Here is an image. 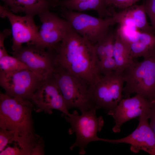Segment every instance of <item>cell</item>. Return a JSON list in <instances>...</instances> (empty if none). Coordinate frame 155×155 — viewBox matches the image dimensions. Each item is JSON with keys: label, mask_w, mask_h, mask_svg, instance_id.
<instances>
[{"label": "cell", "mask_w": 155, "mask_h": 155, "mask_svg": "<svg viewBox=\"0 0 155 155\" xmlns=\"http://www.w3.org/2000/svg\"><path fill=\"white\" fill-rule=\"evenodd\" d=\"M57 67L86 81L90 85L100 77L94 45L71 27L55 49Z\"/></svg>", "instance_id": "6da1fadb"}, {"label": "cell", "mask_w": 155, "mask_h": 155, "mask_svg": "<svg viewBox=\"0 0 155 155\" xmlns=\"http://www.w3.org/2000/svg\"><path fill=\"white\" fill-rule=\"evenodd\" d=\"M32 107L28 100L0 93V128L14 131L12 143L27 155L31 154L40 138L34 133Z\"/></svg>", "instance_id": "7a4b0ae2"}, {"label": "cell", "mask_w": 155, "mask_h": 155, "mask_svg": "<svg viewBox=\"0 0 155 155\" xmlns=\"http://www.w3.org/2000/svg\"><path fill=\"white\" fill-rule=\"evenodd\" d=\"M122 74L125 98L135 93L152 103L155 101V50L142 61L134 60Z\"/></svg>", "instance_id": "3957f363"}, {"label": "cell", "mask_w": 155, "mask_h": 155, "mask_svg": "<svg viewBox=\"0 0 155 155\" xmlns=\"http://www.w3.org/2000/svg\"><path fill=\"white\" fill-rule=\"evenodd\" d=\"M97 110L96 108H94L81 112L80 115L76 111L68 115L62 114L71 126L68 130L69 134L75 133L76 136L75 142L69 148L71 150L78 147L79 154L83 155L85 154V149L89 143L103 141L104 138L98 137L97 133L102 129L104 121L102 116L97 117Z\"/></svg>", "instance_id": "277c9868"}, {"label": "cell", "mask_w": 155, "mask_h": 155, "mask_svg": "<svg viewBox=\"0 0 155 155\" xmlns=\"http://www.w3.org/2000/svg\"><path fill=\"white\" fill-rule=\"evenodd\" d=\"M52 77L69 110L77 108L81 112L94 107L90 98V85L85 80L57 67Z\"/></svg>", "instance_id": "5b68a950"}, {"label": "cell", "mask_w": 155, "mask_h": 155, "mask_svg": "<svg viewBox=\"0 0 155 155\" xmlns=\"http://www.w3.org/2000/svg\"><path fill=\"white\" fill-rule=\"evenodd\" d=\"M124 82L122 74L114 71L101 76L90 87V98L95 107L110 115L123 99Z\"/></svg>", "instance_id": "8992f818"}, {"label": "cell", "mask_w": 155, "mask_h": 155, "mask_svg": "<svg viewBox=\"0 0 155 155\" xmlns=\"http://www.w3.org/2000/svg\"><path fill=\"white\" fill-rule=\"evenodd\" d=\"M60 7L61 16L78 33L93 45L103 39L108 32L110 26L116 24L112 17L98 18Z\"/></svg>", "instance_id": "52a82bcc"}, {"label": "cell", "mask_w": 155, "mask_h": 155, "mask_svg": "<svg viewBox=\"0 0 155 155\" xmlns=\"http://www.w3.org/2000/svg\"><path fill=\"white\" fill-rule=\"evenodd\" d=\"M13 51V56L24 63L31 71L45 80L55 72L57 67L55 50L27 44Z\"/></svg>", "instance_id": "ba28073f"}, {"label": "cell", "mask_w": 155, "mask_h": 155, "mask_svg": "<svg viewBox=\"0 0 155 155\" xmlns=\"http://www.w3.org/2000/svg\"><path fill=\"white\" fill-rule=\"evenodd\" d=\"M44 81L27 69L0 72V85L5 90V93L24 99L31 100Z\"/></svg>", "instance_id": "9c48e42d"}, {"label": "cell", "mask_w": 155, "mask_h": 155, "mask_svg": "<svg viewBox=\"0 0 155 155\" xmlns=\"http://www.w3.org/2000/svg\"><path fill=\"white\" fill-rule=\"evenodd\" d=\"M41 25L33 44L42 48L55 50L71 27L68 22L49 10L38 15Z\"/></svg>", "instance_id": "30bf717a"}, {"label": "cell", "mask_w": 155, "mask_h": 155, "mask_svg": "<svg viewBox=\"0 0 155 155\" xmlns=\"http://www.w3.org/2000/svg\"><path fill=\"white\" fill-rule=\"evenodd\" d=\"M0 16L7 18L11 24L13 51L22 46L23 43H34L39 29L35 23L34 17L16 15L4 5L0 6Z\"/></svg>", "instance_id": "8fae6325"}, {"label": "cell", "mask_w": 155, "mask_h": 155, "mask_svg": "<svg viewBox=\"0 0 155 155\" xmlns=\"http://www.w3.org/2000/svg\"><path fill=\"white\" fill-rule=\"evenodd\" d=\"M36 107V112H44L49 114L53 110L63 114H69L62 94L52 75L45 80L32 95L31 99Z\"/></svg>", "instance_id": "7c38bea8"}, {"label": "cell", "mask_w": 155, "mask_h": 155, "mask_svg": "<svg viewBox=\"0 0 155 155\" xmlns=\"http://www.w3.org/2000/svg\"><path fill=\"white\" fill-rule=\"evenodd\" d=\"M149 116L143 114L138 118V125L128 136L119 139H108L107 142L114 144L125 143L130 145V149L137 154L143 150L151 155H155V133L148 122Z\"/></svg>", "instance_id": "4fadbf2b"}, {"label": "cell", "mask_w": 155, "mask_h": 155, "mask_svg": "<svg viewBox=\"0 0 155 155\" xmlns=\"http://www.w3.org/2000/svg\"><path fill=\"white\" fill-rule=\"evenodd\" d=\"M151 106L150 102L137 94L131 98L123 99L111 115L115 123L113 131L115 133L119 132L123 123L133 119L138 118L143 114L147 115L150 119Z\"/></svg>", "instance_id": "5bb4252c"}, {"label": "cell", "mask_w": 155, "mask_h": 155, "mask_svg": "<svg viewBox=\"0 0 155 155\" xmlns=\"http://www.w3.org/2000/svg\"><path fill=\"white\" fill-rule=\"evenodd\" d=\"M4 5L13 13L22 12L34 17L54 7L49 0H1Z\"/></svg>", "instance_id": "9a60e30c"}, {"label": "cell", "mask_w": 155, "mask_h": 155, "mask_svg": "<svg viewBox=\"0 0 155 155\" xmlns=\"http://www.w3.org/2000/svg\"><path fill=\"white\" fill-rule=\"evenodd\" d=\"M115 33L113 53L116 66L115 72L122 74L133 62L134 58L129 45L121 38L116 31Z\"/></svg>", "instance_id": "2e32d148"}, {"label": "cell", "mask_w": 155, "mask_h": 155, "mask_svg": "<svg viewBox=\"0 0 155 155\" xmlns=\"http://www.w3.org/2000/svg\"><path fill=\"white\" fill-rule=\"evenodd\" d=\"M66 8L70 10L80 12L89 10L94 11L101 18L112 17V8L108 6L106 0H86L71 5Z\"/></svg>", "instance_id": "e0dca14e"}, {"label": "cell", "mask_w": 155, "mask_h": 155, "mask_svg": "<svg viewBox=\"0 0 155 155\" xmlns=\"http://www.w3.org/2000/svg\"><path fill=\"white\" fill-rule=\"evenodd\" d=\"M136 27L141 32L155 34L152 27L148 22L144 4L134 5L129 7Z\"/></svg>", "instance_id": "ac0fdd59"}, {"label": "cell", "mask_w": 155, "mask_h": 155, "mask_svg": "<svg viewBox=\"0 0 155 155\" xmlns=\"http://www.w3.org/2000/svg\"><path fill=\"white\" fill-rule=\"evenodd\" d=\"M28 69L22 61L14 56L8 55L0 58V72H9Z\"/></svg>", "instance_id": "d6986e66"}, {"label": "cell", "mask_w": 155, "mask_h": 155, "mask_svg": "<svg viewBox=\"0 0 155 155\" xmlns=\"http://www.w3.org/2000/svg\"><path fill=\"white\" fill-rule=\"evenodd\" d=\"M135 26H120L116 32L128 44L138 41L141 32Z\"/></svg>", "instance_id": "ffe728a7"}, {"label": "cell", "mask_w": 155, "mask_h": 155, "mask_svg": "<svg viewBox=\"0 0 155 155\" xmlns=\"http://www.w3.org/2000/svg\"><path fill=\"white\" fill-rule=\"evenodd\" d=\"M96 69L98 75H105L115 71L116 69V63L113 57H106L98 59Z\"/></svg>", "instance_id": "44dd1931"}, {"label": "cell", "mask_w": 155, "mask_h": 155, "mask_svg": "<svg viewBox=\"0 0 155 155\" xmlns=\"http://www.w3.org/2000/svg\"><path fill=\"white\" fill-rule=\"evenodd\" d=\"M112 17L116 23L120 26H135L131 17L129 7L122 11L117 12L113 8L112 9Z\"/></svg>", "instance_id": "7402d4cb"}, {"label": "cell", "mask_w": 155, "mask_h": 155, "mask_svg": "<svg viewBox=\"0 0 155 155\" xmlns=\"http://www.w3.org/2000/svg\"><path fill=\"white\" fill-rule=\"evenodd\" d=\"M134 59L141 57H144L155 50L152 49L142 43L137 42L129 45Z\"/></svg>", "instance_id": "603a6c76"}, {"label": "cell", "mask_w": 155, "mask_h": 155, "mask_svg": "<svg viewBox=\"0 0 155 155\" xmlns=\"http://www.w3.org/2000/svg\"><path fill=\"white\" fill-rule=\"evenodd\" d=\"M116 39V33L108 32L103 39L106 55L107 57H113L115 43Z\"/></svg>", "instance_id": "cb8c5ba5"}, {"label": "cell", "mask_w": 155, "mask_h": 155, "mask_svg": "<svg viewBox=\"0 0 155 155\" xmlns=\"http://www.w3.org/2000/svg\"><path fill=\"white\" fill-rule=\"evenodd\" d=\"M14 137V131L0 128V152L3 150L8 144L12 143Z\"/></svg>", "instance_id": "d4e9b609"}, {"label": "cell", "mask_w": 155, "mask_h": 155, "mask_svg": "<svg viewBox=\"0 0 155 155\" xmlns=\"http://www.w3.org/2000/svg\"><path fill=\"white\" fill-rule=\"evenodd\" d=\"M140 0H106L110 7H117L124 9L133 5Z\"/></svg>", "instance_id": "484cf974"}, {"label": "cell", "mask_w": 155, "mask_h": 155, "mask_svg": "<svg viewBox=\"0 0 155 155\" xmlns=\"http://www.w3.org/2000/svg\"><path fill=\"white\" fill-rule=\"evenodd\" d=\"M144 5L146 13L150 19L151 26L155 32V0H146Z\"/></svg>", "instance_id": "4316f807"}, {"label": "cell", "mask_w": 155, "mask_h": 155, "mask_svg": "<svg viewBox=\"0 0 155 155\" xmlns=\"http://www.w3.org/2000/svg\"><path fill=\"white\" fill-rule=\"evenodd\" d=\"M11 34V30L10 29H5L0 33V58L8 55L7 51L5 47L4 42L5 39Z\"/></svg>", "instance_id": "83f0119b"}, {"label": "cell", "mask_w": 155, "mask_h": 155, "mask_svg": "<svg viewBox=\"0 0 155 155\" xmlns=\"http://www.w3.org/2000/svg\"><path fill=\"white\" fill-rule=\"evenodd\" d=\"M0 155H22L20 149L17 146H7L0 152Z\"/></svg>", "instance_id": "f1b7e54d"}, {"label": "cell", "mask_w": 155, "mask_h": 155, "mask_svg": "<svg viewBox=\"0 0 155 155\" xmlns=\"http://www.w3.org/2000/svg\"><path fill=\"white\" fill-rule=\"evenodd\" d=\"M43 143V140L40 138L38 142L34 147L31 155L44 154Z\"/></svg>", "instance_id": "f546056e"}, {"label": "cell", "mask_w": 155, "mask_h": 155, "mask_svg": "<svg viewBox=\"0 0 155 155\" xmlns=\"http://www.w3.org/2000/svg\"><path fill=\"white\" fill-rule=\"evenodd\" d=\"M151 108L152 112L150 119V125L155 133V107Z\"/></svg>", "instance_id": "4dcf8cb0"}, {"label": "cell", "mask_w": 155, "mask_h": 155, "mask_svg": "<svg viewBox=\"0 0 155 155\" xmlns=\"http://www.w3.org/2000/svg\"><path fill=\"white\" fill-rule=\"evenodd\" d=\"M52 2L54 5V7L56 6V5L59 1V0H51Z\"/></svg>", "instance_id": "1f68e13d"}, {"label": "cell", "mask_w": 155, "mask_h": 155, "mask_svg": "<svg viewBox=\"0 0 155 155\" xmlns=\"http://www.w3.org/2000/svg\"><path fill=\"white\" fill-rule=\"evenodd\" d=\"M152 107H155V101L152 103Z\"/></svg>", "instance_id": "d6a6232c"}, {"label": "cell", "mask_w": 155, "mask_h": 155, "mask_svg": "<svg viewBox=\"0 0 155 155\" xmlns=\"http://www.w3.org/2000/svg\"><path fill=\"white\" fill-rule=\"evenodd\" d=\"M49 0L51 1L52 2L51 0Z\"/></svg>", "instance_id": "836d02e7"}]
</instances>
